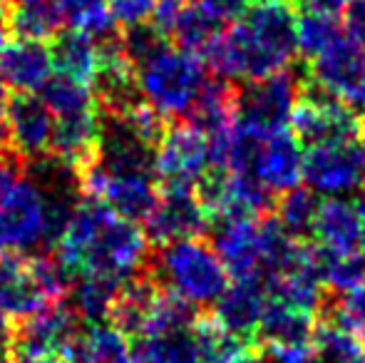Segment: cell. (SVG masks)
Returning a JSON list of instances; mask_svg holds the SVG:
<instances>
[{
  "label": "cell",
  "mask_w": 365,
  "mask_h": 363,
  "mask_svg": "<svg viewBox=\"0 0 365 363\" xmlns=\"http://www.w3.org/2000/svg\"><path fill=\"white\" fill-rule=\"evenodd\" d=\"M55 257L70 274L102 276L125 286L147 274V234L97 199H77L55 239Z\"/></svg>",
  "instance_id": "1"
},
{
  "label": "cell",
  "mask_w": 365,
  "mask_h": 363,
  "mask_svg": "<svg viewBox=\"0 0 365 363\" xmlns=\"http://www.w3.org/2000/svg\"><path fill=\"white\" fill-rule=\"evenodd\" d=\"M298 55L296 15L286 0H254L239 20L221 30L202 60L224 80L271 78L291 70Z\"/></svg>",
  "instance_id": "2"
},
{
  "label": "cell",
  "mask_w": 365,
  "mask_h": 363,
  "mask_svg": "<svg viewBox=\"0 0 365 363\" xmlns=\"http://www.w3.org/2000/svg\"><path fill=\"white\" fill-rule=\"evenodd\" d=\"M75 189H45L33 177H20L0 202V254L35 252L45 242H55L77 204Z\"/></svg>",
  "instance_id": "3"
},
{
  "label": "cell",
  "mask_w": 365,
  "mask_h": 363,
  "mask_svg": "<svg viewBox=\"0 0 365 363\" xmlns=\"http://www.w3.org/2000/svg\"><path fill=\"white\" fill-rule=\"evenodd\" d=\"M207 80V63L197 53L172 48L169 43L137 65L142 102H147L162 120H182L192 115Z\"/></svg>",
  "instance_id": "4"
},
{
  "label": "cell",
  "mask_w": 365,
  "mask_h": 363,
  "mask_svg": "<svg viewBox=\"0 0 365 363\" xmlns=\"http://www.w3.org/2000/svg\"><path fill=\"white\" fill-rule=\"evenodd\" d=\"M147 274L192 306H214L229 286V272L207 239H182L159 249Z\"/></svg>",
  "instance_id": "5"
},
{
  "label": "cell",
  "mask_w": 365,
  "mask_h": 363,
  "mask_svg": "<svg viewBox=\"0 0 365 363\" xmlns=\"http://www.w3.org/2000/svg\"><path fill=\"white\" fill-rule=\"evenodd\" d=\"M154 177L162 189H197L212 172V145L194 122H174L154 147Z\"/></svg>",
  "instance_id": "6"
},
{
  "label": "cell",
  "mask_w": 365,
  "mask_h": 363,
  "mask_svg": "<svg viewBox=\"0 0 365 363\" xmlns=\"http://www.w3.org/2000/svg\"><path fill=\"white\" fill-rule=\"evenodd\" d=\"M308 85L365 115V48L343 33L308 60Z\"/></svg>",
  "instance_id": "7"
},
{
  "label": "cell",
  "mask_w": 365,
  "mask_h": 363,
  "mask_svg": "<svg viewBox=\"0 0 365 363\" xmlns=\"http://www.w3.org/2000/svg\"><path fill=\"white\" fill-rule=\"evenodd\" d=\"M80 192L130 222H145L159 199L154 172L110 170L97 162L80 172Z\"/></svg>",
  "instance_id": "8"
},
{
  "label": "cell",
  "mask_w": 365,
  "mask_h": 363,
  "mask_svg": "<svg viewBox=\"0 0 365 363\" xmlns=\"http://www.w3.org/2000/svg\"><path fill=\"white\" fill-rule=\"evenodd\" d=\"M298 95H301V80L291 70L246 83V88L239 90L236 122L259 137L286 132Z\"/></svg>",
  "instance_id": "9"
},
{
  "label": "cell",
  "mask_w": 365,
  "mask_h": 363,
  "mask_svg": "<svg viewBox=\"0 0 365 363\" xmlns=\"http://www.w3.org/2000/svg\"><path fill=\"white\" fill-rule=\"evenodd\" d=\"M291 127L298 142L313 147L331 142H356L361 120L351 107L341 105L311 85H301V95L291 115Z\"/></svg>",
  "instance_id": "10"
},
{
  "label": "cell",
  "mask_w": 365,
  "mask_h": 363,
  "mask_svg": "<svg viewBox=\"0 0 365 363\" xmlns=\"http://www.w3.org/2000/svg\"><path fill=\"white\" fill-rule=\"evenodd\" d=\"M306 187L323 197H346L365 187V155L356 142L313 145L303 152Z\"/></svg>",
  "instance_id": "11"
},
{
  "label": "cell",
  "mask_w": 365,
  "mask_h": 363,
  "mask_svg": "<svg viewBox=\"0 0 365 363\" xmlns=\"http://www.w3.org/2000/svg\"><path fill=\"white\" fill-rule=\"evenodd\" d=\"M80 334V316L70 304L58 301L23 319L20 329L13 334V341L20 356H63L73 361Z\"/></svg>",
  "instance_id": "12"
},
{
  "label": "cell",
  "mask_w": 365,
  "mask_h": 363,
  "mask_svg": "<svg viewBox=\"0 0 365 363\" xmlns=\"http://www.w3.org/2000/svg\"><path fill=\"white\" fill-rule=\"evenodd\" d=\"M209 229V214L197 189H162L154 209L145 219L149 242L167 247L182 239L204 237Z\"/></svg>",
  "instance_id": "13"
},
{
  "label": "cell",
  "mask_w": 365,
  "mask_h": 363,
  "mask_svg": "<svg viewBox=\"0 0 365 363\" xmlns=\"http://www.w3.org/2000/svg\"><path fill=\"white\" fill-rule=\"evenodd\" d=\"M5 125H8V150L20 162L43 160V157L50 155L55 117L40 97H10L8 110H5Z\"/></svg>",
  "instance_id": "14"
},
{
  "label": "cell",
  "mask_w": 365,
  "mask_h": 363,
  "mask_svg": "<svg viewBox=\"0 0 365 363\" xmlns=\"http://www.w3.org/2000/svg\"><path fill=\"white\" fill-rule=\"evenodd\" d=\"M251 175L274 197L301 187L303 180V147L291 132L264 137L256 150Z\"/></svg>",
  "instance_id": "15"
},
{
  "label": "cell",
  "mask_w": 365,
  "mask_h": 363,
  "mask_svg": "<svg viewBox=\"0 0 365 363\" xmlns=\"http://www.w3.org/2000/svg\"><path fill=\"white\" fill-rule=\"evenodd\" d=\"M53 50L35 40H13L0 48V80L18 95H35L53 78Z\"/></svg>",
  "instance_id": "16"
},
{
  "label": "cell",
  "mask_w": 365,
  "mask_h": 363,
  "mask_svg": "<svg viewBox=\"0 0 365 363\" xmlns=\"http://www.w3.org/2000/svg\"><path fill=\"white\" fill-rule=\"evenodd\" d=\"M266 304V279H234V284L226 286L221 299L214 304V319L234 334L254 341Z\"/></svg>",
  "instance_id": "17"
},
{
  "label": "cell",
  "mask_w": 365,
  "mask_h": 363,
  "mask_svg": "<svg viewBox=\"0 0 365 363\" xmlns=\"http://www.w3.org/2000/svg\"><path fill=\"white\" fill-rule=\"evenodd\" d=\"M313 237L323 252L331 254H358L363 247L365 229L356 202L343 197H326L318 204Z\"/></svg>",
  "instance_id": "18"
},
{
  "label": "cell",
  "mask_w": 365,
  "mask_h": 363,
  "mask_svg": "<svg viewBox=\"0 0 365 363\" xmlns=\"http://www.w3.org/2000/svg\"><path fill=\"white\" fill-rule=\"evenodd\" d=\"M50 301L30 272V262L18 254H0V306L10 319H28Z\"/></svg>",
  "instance_id": "19"
},
{
  "label": "cell",
  "mask_w": 365,
  "mask_h": 363,
  "mask_svg": "<svg viewBox=\"0 0 365 363\" xmlns=\"http://www.w3.org/2000/svg\"><path fill=\"white\" fill-rule=\"evenodd\" d=\"M3 18L18 40L45 43L63 28L58 0H3Z\"/></svg>",
  "instance_id": "20"
},
{
  "label": "cell",
  "mask_w": 365,
  "mask_h": 363,
  "mask_svg": "<svg viewBox=\"0 0 365 363\" xmlns=\"http://www.w3.org/2000/svg\"><path fill=\"white\" fill-rule=\"evenodd\" d=\"M236 105H239V88L231 80L209 75L189 117L194 125L207 132V137H214L236 125Z\"/></svg>",
  "instance_id": "21"
},
{
  "label": "cell",
  "mask_w": 365,
  "mask_h": 363,
  "mask_svg": "<svg viewBox=\"0 0 365 363\" xmlns=\"http://www.w3.org/2000/svg\"><path fill=\"white\" fill-rule=\"evenodd\" d=\"M53 63L65 78L82 85H95L102 63V45L97 38L68 30L55 40Z\"/></svg>",
  "instance_id": "22"
},
{
  "label": "cell",
  "mask_w": 365,
  "mask_h": 363,
  "mask_svg": "<svg viewBox=\"0 0 365 363\" xmlns=\"http://www.w3.org/2000/svg\"><path fill=\"white\" fill-rule=\"evenodd\" d=\"M316 334V316L306 314L301 309H293L289 304L269 299L266 311L261 316L259 336L266 346H281V344H296V341H311Z\"/></svg>",
  "instance_id": "23"
},
{
  "label": "cell",
  "mask_w": 365,
  "mask_h": 363,
  "mask_svg": "<svg viewBox=\"0 0 365 363\" xmlns=\"http://www.w3.org/2000/svg\"><path fill=\"white\" fill-rule=\"evenodd\" d=\"M192 336L197 341L202 363H239L254 349V341L229 331L212 316H197L192 326Z\"/></svg>",
  "instance_id": "24"
},
{
  "label": "cell",
  "mask_w": 365,
  "mask_h": 363,
  "mask_svg": "<svg viewBox=\"0 0 365 363\" xmlns=\"http://www.w3.org/2000/svg\"><path fill=\"white\" fill-rule=\"evenodd\" d=\"M75 363H135L130 336L112 324H92L80 334L73 351Z\"/></svg>",
  "instance_id": "25"
},
{
  "label": "cell",
  "mask_w": 365,
  "mask_h": 363,
  "mask_svg": "<svg viewBox=\"0 0 365 363\" xmlns=\"http://www.w3.org/2000/svg\"><path fill=\"white\" fill-rule=\"evenodd\" d=\"M135 363H202L197 341L189 331H172V334L140 336L132 346Z\"/></svg>",
  "instance_id": "26"
},
{
  "label": "cell",
  "mask_w": 365,
  "mask_h": 363,
  "mask_svg": "<svg viewBox=\"0 0 365 363\" xmlns=\"http://www.w3.org/2000/svg\"><path fill=\"white\" fill-rule=\"evenodd\" d=\"M122 286L102 276H80L73 286H70V306L80 321L87 324H102L110 319L115 299L120 294Z\"/></svg>",
  "instance_id": "27"
},
{
  "label": "cell",
  "mask_w": 365,
  "mask_h": 363,
  "mask_svg": "<svg viewBox=\"0 0 365 363\" xmlns=\"http://www.w3.org/2000/svg\"><path fill=\"white\" fill-rule=\"evenodd\" d=\"M318 199L316 192L311 189L296 187L291 192H284L274 199V209H271V217L281 224L286 234H291L293 239H306L313 232V222H316L318 212Z\"/></svg>",
  "instance_id": "28"
},
{
  "label": "cell",
  "mask_w": 365,
  "mask_h": 363,
  "mask_svg": "<svg viewBox=\"0 0 365 363\" xmlns=\"http://www.w3.org/2000/svg\"><path fill=\"white\" fill-rule=\"evenodd\" d=\"M60 18L75 33L107 40L115 35V15L107 0H58Z\"/></svg>",
  "instance_id": "29"
},
{
  "label": "cell",
  "mask_w": 365,
  "mask_h": 363,
  "mask_svg": "<svg viewBox=\"0 0 365 363\" xmlns=\"http://www.w3.org/2000/svg\"><path fill=\"white\" fill-rule=\"evenodd\" d=\"M40 95H43L40 100L53 112V117H68L97 110V97L90 90V85L75 83L65 75H53L50 83L40 90Z\"/></svg>",
  "instance_id": "30"
},
{
  "label": "cell",
  "mask_w": 365,
  "mask_h": 363,
  "mask_svg": "<svg viewBox=\"0 0 365 363\" xmlns=\"http://www.w3.org/2000/svg\"><path fill=\"white\" fill-rule=\"evenodd\" d=\"M321 249V247H318ZM321 281L328 296L351 291L365 281V262L361 254H331L321 249Z\"/></svg>",
  "instance_id": "31"
},
{
  "label": "cell",
  "mask_w": 365,
  "mask_h": 363,
  "mask_svg": "<svg viewBox=\"0 0 365 363\" xmlns=\"http://www.w3.org/2000/svg\"><path fill=\"white\" fill-rule=\"evenodd\" d=\"M343 35V28L336 18L318 13H301L296 15V45L298 53L306 60H313L318 53L328 48L336 38Z\"/></svg>",
  "instance_id": "32"
},
{
  "label": "cell",
  "mask_w": 365,
  "mask_h": 363,
  "mask_svg": "<svg viewBox=\"0 0 365 363\" xmlns=\"http://www.w3.org/2000/svg\"><path fill=\"white\" fill-rule=\"evenodd\" d=\"M326 306L333 326H338L348 336H353L358 344L365 346V281L353 286L351 291L331 296Z\"/></svg>",
  "instance_id": "33"
},
{
  "label": "cell",
  "mask_w": 365,
  "mask_h": 363,
  "mask_svg": "<svg viewBox=\"0 0 365 363\" xmlns=\"http://www.w3.org/2000/svg\"><path fill=\"white\" fill-rule=\"evenodd\" d=\"M318 363H365V346L338 326H316L313 334Z\"/></svg>",
  "instance_id": "34"
},
{
  "label": "cell",
  "mask_w": 365,
  "mask_h": 363,
  "mask_svg": "<svg viewBox=\"0 0 365 363\" xmlns=\"http://www.w3.org/2000/svg\"><path fill=\"white\" fill-rule=\"evenodd\" d=\"M274 363H318L316 346L311 341H296V344H281V346H266Z\"/></svg>",
  "instance_id": "35"
},
{
  "label": "cell",
  "mask_w": 365,
  "mask_h": 363,
  "mask_svg": "<svg viewBox=\"0 0 365 363\" xmlns=\"http://www.w3.org/2000/svg\"><path fill=\"white\" fill-rule=\"evenodd\" d=\"M343 33L365 48V0H351L343 10Z\"/></svg>",
  "instance_id": "36"
},
{
  "label": "cell",
  "mask_w": 365,
  "mask_h": 363,
  "mask_svg": "<svg viewBox=\"0 0 365 363\" xmlns=\"http://www.w3.org/2000/svg\"><path fill=\"white\" fill-rule=\"evenodd\" d=\"M20 180V160L10 150L0 147V202L10 194V189Z\"/></svg>",
  "instance_id": "37"
},
{
  "label": "cell",
  "mask_w": 365,
  "mask_h": 363,
  "mask_svg": "<svg viewBox=\"0 0 365 363\" xmlns=\"http://www.w3.org/2000/svg\"><path fill=\"white\" fill-rule=\"evenodd\" d=\"M301 8V13H318L328 15V18H338L343 15V10L348 8L351 0H293Z\"/></svg>",
  "instance_id": "38"
},
{
  "label": "cell",
  "mask_w": 365,
  "mask_h": 363,
  "mask_svg": "<svg viewBox=\"0 0 365 363\" xmlns=\"http://www.w3.org/2000/svg\"><path fill=\"white\" fill-rule=\"evenodd\" d=\"M239 363H274V359H271L269 351H261L259 346H254Z\"/></svg>",
  "instance_id": "39"
},
{
  "label": "cell",
  "mask_w": 365,
  "mask_h": 363,
  "mask_svg": "<svg viewBox=\"0 0 365 363\" xmlns=\"http://www.w3.org/2000/svg\"><path fill=\"white\" fill-rule=\"evenodd\" d=\"M18 363H75L63 356H20Z\"/></svg>",
  "instance_id": "40"
},
{
  "label": "cell",
  "mask_w": 365,
  "mask_h": 363,
  "mask_svg": "<svg viewBox=\"0 0 365 363\" xmlns=\"http://www.w3.org/2000/svg\"><path fill=\"white\" fill-rule=\"evenodd\" d=\"M13 336V326H10V314L0 306V344H5V341Z\"/></svg>",
  "instance_id": "41"
},
{
  "label": "cell",
  "mask_w": 365,
  "mask_h": 363,
  "mask_svg": "<svg viewBox=\"0 0 365 363\" xmlns=\"http://www.w3.org/2000/svg\"><path fill=\"white\" fill-rule=\"evenodd\" d=\"M8 145V125H5V112H0V147Z\"/></svg>",
  "instance_id": "42"
},
{
  "label": "cell",
  "mask_w": 365,
  "mask_h": 363,
  "mask_svg": "<svg viewBox=\"0 0 365 363\" xmlns=\"http://www.w3.org/2000/svg\"><path fill=\"white\" fill-rule=\"evenodd\" d=\"M356 209H358V214H361V222H363V229H365V192H361V197H358Z\"/></svg>",
  "instance_id": "43"
},
{
  "label": "cell",
  "mask_w": 365,
  "mask_h": 363,
  "mask_svg": "<svg viewBox=\"0 0 365 363\" xmlns=\"http://www.w3.org/2000/svg\"><path fill=\"white\" fill-rule=\"evenodd\" d=\"M358 137H361V150H363V155H365V122L361 125V132H358Z\"/></svg>",
  "instance_id": "44"
},
{
  "label": "cell",
  "mask_w": 365,
  "mask_h": 363,
  "mask_svg": "<svg viewBox=\"0 0 365 363\" xmlns=\"http://www.w3.org/2000/svg\"><path fill=\"white\" fill-rule=\"evenodd\" d=\"M361 257H363V262H365V237H363V247H361Z\"/></svg>",
  "instance_id": "45"
},
{
  "label": "cell",
  "mask_w": 365,
  "mask_h": 363,
  "mask_svg": "<svg viewBox=\"0 0 365 363\" xmlns=\"http://www.w3.org/2000/svg\"><path fill=\"white\" fill-rule=\"evenodd\" d=\"M0 363H8V359H5V354L0 351Z\"/></svg>",
  "instance_id": "46"
},
{
  "label": "cell",
  "mask_w": 365,
  "mask_h": 363,
  "mask_svg": "<svg viewBox=\"0 0 365 363\" xmlns=\"http://www.w3.org/2000/svg\"><path fill=\"white\" fill-rule=\"evenodd\" d=\"M3 43H5V40H3V33H0V48H3Z\"/></svg>",
  "instance_id": "47"
},
{
  "label": "cell",
  "mask_w": 365,
  "mask_h": 363,
  "mask_svg": "<svg viewBox=\"0 0 365 363\" xmlns=\"http://www.w3.org/2000/svg\"><path fill=\"white\" fill-rule=\"evenodd\" d=\"M0 15H3V0H0Z\"/></svg>",
  "instance_id": "48"
},
{
  "label": "cell",
  "mask_w": 365,
  "mask_h": 363,
  "mask_svg": "<svg viewBox=\"0 0 365 363\" xmlns=\"http://www.w3.org/2000/svg\"><path fill=\"white\" fill-rule=\"evenodd\" d=\"M107 3H110V5H112V3H117V0H107Z\"/></svg>",
  "instance_id": "49"
}]
</instances>
